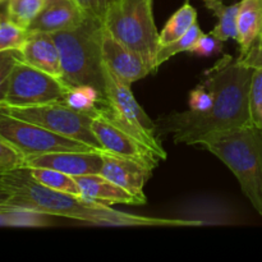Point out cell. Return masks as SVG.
Masks as SVG:
<instances>
[{"mask_svg": "<svg viewBox=\"0 0 262 262\" xmlns=\"http://www.w3.org/2000/svg\"><path fill=\"white\" fill-rule=\"evenodd\" d=\"M255 68L239 58L227 55L205 72L201 83L212 94L211 109L173 112L159 118L156 136L173 135L176 143L197 145L205 136L220 130L252 124L250 115V90Z\"/></svg>", "mask_w": 262, "mask_h": 262, "instance_id": "obj_1", "label": "cell"}, {"mask_svg": "<svg viewBox=\"0 0 262 262\" xmlns=\"http://www.w3.org/2000/svg\"><path fill=\"white\" fill-rule=\"evenodd\" d=\"M12 193L5 209H27L51 216H61L95 225L109 227H199V220L164 219L129 214L112 209L109 205L91 201L82 196L55 191L38 183L28 168H20L0 176Z\"/></svg>", "mask_w": 262, "mask_h": 262, "instance_id": "obj_2", "label": "cell"}, {"mask_svg": "<svg viewBox=\"0 0 262 262\" xmlns=\"http://www.w3.org/2000/svg\"><path fill=\"white\" fill-rule=\"evenodd\" d=\"M197 145L204 146L230 169L243 194L262 216V128L250 124L210 133Z\"/></svg>", "mask_w": 262, "mask_h": 262, "instance_id": "obj_3", "label": "cell"}, {"mask_svg": "<svg viewBox=\"0 0 262 262\" xmlns=\"http://www.w3.org/2000/svg\"><path fill=\"white\" fill-rule=\"evenodd\" d=\"M102 31L104 23L87 18L74 30L59 31L51 35L60 55L61 81L69 87L92 86L105 97L101 58Z\"/></svg>", "mask_w": 262, "mask_h": 262, "instance_id": "obj_4", "label": "cell"}, {"mask_svg": "<svg viewBox=\"0 0 262 262\" xmlns=\"http://www.w3.org/2000/svg\"><path fill=\"white\" fill-rule=\"evenodd\" d=\"M102 23L110 35L143 56L156 71L160 33L154 18V0H115Z\"/></svg>", "mask_w": 262, "mask_h": 262, "instance_id": "obj_5", "label": "cell"}, {"mask_svg": "<svg viewBox=\"0 0 262 262\" xmlns=\"http://www.w3.org/2000/svg\"><path fill=\"white\" fill-rule=\"evenodd\" d=\"M91 128L102 150L140 161L151 169H155L168 156L163 146H155L133 129L106 102H102L92 113Z\"/></svg>", "mask_w": 262, "mask_h": 262, "instance_id": "obj_6", "label": "cell"}, {"mask_svg": "<svg viewBox=\"0 0 262 262\" xmlns=\"http://www.w3.org/2000/svg\"><path fill=\"white\" fill-rule=\"evenodd\" d=\"M0 110L15 118L41 125L56 135L79 141L96 150L104 151L92 132V114L73 110L63 101L36 106L2 107Z\"/></svg>", "mask_w": 262, "mask_h": 262, "instance_id": "obj_7", "label": "cell"}, {"mask_svg": "<svg viewBox=\"0 0 262 262\" xmlns=\"http://www.w3.org/2000/svg\"><path fill=\"white\" fill-rule=\"evenodd\" d=\"M68 84L18 58L2 107H26L63 101Z\"/></svg>", "mask_w": 262, "mask_h": 262, "instance_id": "obj_8", "label": "cell"}, {"mask_svg": "<svg viewBox=\"0 0 262 262\" xmlns=\"http://www.w3.org/2000/svg\"><path fill=\"white\" fill-rule=\"evenodd\" d=\"M0 138L14 146L25 156L56 151H101L51 132L41 125L19 119L0 110Z\"/></svg>", "mask_w": 262, "mask_h": 262, "instance_id": "obj_9", "label": "cell"}, {"mask_svg": "<svg viewBox=\"0 0 262 262\" xmlns=\"http://www.w3.org/2000/svg\"><path fill=\"white\" fill-rule=\"evenodd\" d=\"M102 77H104V91L106 104L113 112L122 118L133 129L145 136L155 146H161L160 140L156 136V123L150 119L145 110L136 100L130 84L118 78L104 63H102Z\"/></svg>", "mask_w": 262, "mask_h": 262, "instance_id": "obj_10", "label": "cell"}, {"mask_svg": "<svg viewBox=\"0 0 262 262\" xmlns=\"http://www.w3.org/2000/svg\"><path fill=\"white\" fill-rule=\"evenodd\" d=\"M102 63L125 83L130 84L152 73L143 56L110 35L104 28L101 36Z\"/></svg>", "mask_w": 262, "mask_h": 262, "instance_id": "obj_11", "label": "cell"}, {"mask_svg": "<svg viewBox=\"0 0 262 262\" xmlns=\"http://www.w3.org/2000/svg\"><path fill=\"white\" fill-rule=\"evenodd\" d=\"M102 166L100 174L118 186L123 187L125 191L137 197L141 204L145 205L147 199L145 196L146 183L152 176L154 169L148 168L140 161L115 155V154L102 151Z\"/></svg>", "mask_w": 262, "mask_h": 262, "instance_id": "obj_12", "label": "cell"}, {"mask_svg": "<svg viewBox=\"0 0 262 262\" xmlns=\"http://www.w3.org/2000/svg\"><path fill=\"white\" fill-rule=\"evenodd\" d=\"M102 152V151H101ZM101 152L97 151H56L26 156L25 168H49L72 177L100 174Z\"/></svg>", "mask_w": 262, "mask_h": 262, "instance_id": "obj_13", "label": "cell"}, {"mask_svg": "<svg viewBox=\"0 0 262 262\" xmlns=\"http://www.w3.org/2000/svg\"><path fill=\"white\" fill-rule=\"evenodd\" d=\"M87 19L73 0H53L31 23V32L55 33L79 27Z\"/></svg>", "mask_w": 262, "mask_h": 262, "instance_id": "obj_14", "label": "cell"}, {"mask_svg": "<svg viewBox=\"0 0 262 262\" xmlns=\"http://www.w3.org/2000/svg\"><path fill=\"white\" fill-rule=\"evenodd\" d=\"M20 59L31 67L61 79V63L59 50L53 35L46 32H31L19 50Z\"/></svg>", "mask_w": 262, "mask_h": 262, "instance_id": "obj_15", "label": "cell"}, {"mask_svg": "<svg viewBox=\"0 0 262 262\" xmlns=\"http://www.w3.org/2000/svg\"><path fill=\"white\" fill-rule=\"evenodd\" d=\"M81 189L82 197L101 204H123V205H142L137 197L133 196L123 187L109 181L101 174H87V176L74 177Z\"/></svg>", "mask_w": 262, "mask_h": 262, "instance_id": "obj_16", "label": "cell"}, {"mask_svg": "<svg viewBox=\"0 0 262 262\" xmlns=\"http://www.w3.org/2000/svg\"><path fill=\"white\" fill-rule=\"evenodd\" d=\"M262 32V0H241L238 13L239 55L247 53Z\"/></svg>", "mask_w": 262, "mask_h": 262, "instance_id": "obj_17", "label": "cell"}, {"mask_svg": "<svg viewBox=\"0 0 262 262\" xmlns=\"http://www.w3.org/2000/svg\"><path fill=\"white\" fill-rule=\"evenodd\" d=\"M207 9L211 10L217 17V23L211 33L220 41L225 42L228 40H238V13L239 3L232 5H225L223 0H204Z\"/></svg>", "mask_w": 262, "mask_h": 262, "instance_id": "obj_18", "label": "cell"}, {"mask_svg": "<svg viewBox=\"0 0 262 262\" xmlns=\"http://www.w3.org/2000/svg\"><path fill=\"white\" fill-rule=\"evenodd\" d=\"M197 22V10L189 3L182 5L166 22L159 35L161 45H168L186 35L192 26Z\"/></svg>", "mask_w": 262, "mask_h": 262, "instance_id": "obj_19", "label": "cell"}, {"mask_svg": "<svg viewBox=\"0 0 262 262\" xmlns=\"http://www.w3.org/2000/svg\"><path fill=\"white\" fill-rule=\"evenodd\" d=\"M63 102L77 112L92 114L99 107V105L106 102V100L99 90L92 86L82 84V86L69 87L63 97Z\"/></svg>", "mask_w": 262, "mask_h": 262, "instance_id": "obj_20", "label": "cell"}, {"mask_svg": "<svg viewBox=\"0 0 262 262\" xmlns=\"http://www.w3.org/2000/svg\"><path fill=\"white\" fill-rule=\"evenodd\" d=\"M51 215L27 209L0 210V227L42 228L51 224Z\"/></svg>", "mask_w": 262, "mask_h": 262, "instance_id": "obj_21", "label": "cell"}, {"mask_svg": "<svg viewBox=\"0 0 262 262\" xmlns=\"http://www.w3.org/2000/svg\"><path fill=\"white\" fill-rule=\"evenodd\" d=\"M30 173L38 183L49 187L55 191L66 192V193L74 194V196H82L81 189L74 177L63 171L55 170L49 168H28Z\"/></svg>", "mask_w": 262, "mask_h": 262, "instance_id": "obj_22", "label": "cell"}, {"mask_svg": "<svg viewBox=\"0 0 262 262\" xmlns=\"http://www.w3.org/2000/svg\"><path fill=\"white\" fill-rule=\"evenodd\" d=\"M45 5V0H7L5 12L13 23L28 30Z\"/></svg>", "mask_w": 262, "mask_h": 262, "instance_id": "obj_23", "label": "cell"}, {"mask_svg": "<svg viewBox=\"0 0 262 262\" xmlns=\"http://www.w3.org/2000/svg\"><path fill=\"white\" fill-rule=\"evenodd\" d=\"M202 35H204V32H202L201 28H200L199 23L196 22L192 26L191 30H189L186 35L182 36L181 38L168 43V45H161L160 48H159L158 54H156L155 68L158 69L161 64L165 63L166 60L173 58L177 54L184 53V51H191L192 48L194 46V43L199 41V38L201 37Z\"/></svg>", "mask_w": 262, "mask_h": 262, "instance_id": "obj_24", "label": "cell"}, {"mask_svg": "<svg viewBox=\"0 0 262 262\" xmlns=\"http://www.w3.org/2000/svg\"><path fill=\"white\" fill-rule=\"evenodd\" d=\"M30 31L19 27L8 17L7 12L0 9V53L7 50H20L25 45Z\"/></svg>", "mask_w": 262, "mask_h": 262, "instance_id": "obj_25", "label": "cell"}, {"mask_svg": "<svg viewBox=\"0 0 262 262\" xmlns=\"http://www.w3.org/2000/svg\"><path fill=\"white\" fill-rule=\"evenodd\" d=\"M251 122L262 128V68H255L250 90Z\"/></svg>", "mask_w": 262, "mask_h": 262, "instance_id": "obj_26", "label": "cell"}, {"mask_svg": "<svg viewBox=\"0 0 262 262\" xmlns=\"http://www.w3.org/2000/svg\"><path fill=\"white\" fill-rule=\"evenodd\" d=\"M26 156L14 146L0 138V176L25 168Z\"/></svg>", "mask_w": 262, "mask_h": 262, "instance_id": "obj_27", "label": "cell"}, {"mask_svg": "<svg viewBox=\"0 0 262 262\" xmlns=\"http://www.w3.org/2000/svg\"><path fill=\"white\" fill-rule=\"evenodd\" d=\"M19 56V50H7L0 53V106L5 100L10 74Z\"/></svg>", "mask_w": 262, "mask_h": 262, "instance_id": "obj_28", "label": "cell"}, {"mask_svg": "<svg viewBox=\"0 0 262 262\" xmlns=\"http://www.w3.org/2000/svg\"><path fill=\"white\" fill-rule=\"evenodd\" d=\"M87 18L104 22L107 10L115 0H73Z\"/></svg>", "mask_w": 262, "mask_h": 262, "instance_id": "obj_29", "label": "cell"}, {"mask_svg": "<svg viewBox=\"0 0 262 262\" xmlns=\"http://www.w3.org/2000/svg\"><path fill=\"white\" fill-rule=\"evenodd\" d=\"M212 101H214L212 94L202 83L189 92L188 106L189 110H192V112H207V110L211 109Z\"/></svg>", "mask_w": 262, "mask_h": 262, "instance_id": "obj_30", "label": "cell"}, {"mask_svg": "<svg viewBox=\"0 0 262 262\" xmlns=\"http://www.w3.org/2000/svg\"><path fill=\"white\" fill-rule=\"evenodd\" d=\"M223 51V41H220L219 38H216L215 36H212L211 33L209 35H202L199 38L194 46L192 48V50L189 53H193L196 55L200 56H212L217 53H222Z\"/></svg>", "mask_w": 262, "mask_h": 262, "instance_id": "obj_31", "label": "cell"}, {"mask_svg": "<svg viewBox=\"0 0 262 262\" xmlns=\"http://www.w3.org/2000/svg\"><path fill=\"white\" fill-rule=\"evenodd\" d=\"M238 58L247 66L252 68H262V32L257 37V40L252 43L250 50Z\"/></svg>", "mask_w": 262, "mask_h": 262, "instance_id": "obj_32", "label": "cell"}, {"mask_svg": "<svg viewBox=\"0 0 262 262\" xmlns=\"http://www.w3.org/2000/svg\"><path fill=\"white\" fill-rule=\"evenodd\" d=\"M10 197H12V193H10L9 189L5 187V184L3 183L2 178H0V209L4 207L5 205L9 202Z\"/></svg>", "mask_w": 262, "mask_h": 262, "instance_id": "obj_33", "label": "cell"}, {"mask_svg": "<svg viewBox=\"0 0 262 262\" xmlns=\"http://www.w3.org/2000/svg\"><path fill=\"white\" fill-rule=\"evenodd\" d=\"M5 2H7V0H0V5H2V4H4Z\"/></svg>", "mask_w": 262, "mask_h": 262, "instance_id": "obj_34", "label": "cell"}, {"mask_svg": "<svg viewBox=\"0 0 262 262\" xmlns=\"http://www.w3.org/2000/svg\"><path fill=\"white\" fill-rule=\"evenodd\" d=\"M46 2V4H48V3H50V2H53V0H45Z\"/></svg>", "mask_w": 262, "mask_h": 262, "instance_id": "obj_35", "label": "cell"}, {"mask_svg": "<svg viewBox=\"0 0 262 262\" xmlns=\"http://www.w3.org/2000/svg\"><path fill=\"white\" fill-rule=\"evenodd\" d=\"M189 2V0H186V3H188Z\"/></svg>", "mask_w": 262, "mask_h": 262, "instance_id": "obj_36", "label": "cell"}]
</instances>
